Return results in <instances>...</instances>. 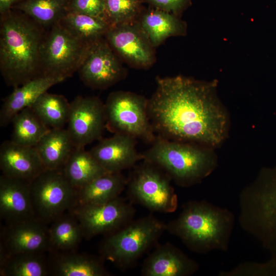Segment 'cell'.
<instances>
[{"mask_svg":"<svg viewBox=\"0 0 276 276\" xmlns=\"http://www.w3.org/2000/svg\"><path fill=\"white\" fill-rule=\"evenodd\" d=\"M104 38L118 56L132 67L146 69L155 62V48L137 20L111 26Z\"/></svg>","mask_w":276,"mask_h":276,"instance_id":"cell-12","label":"cell"},{"mask_svg":"<svg viewBox=\"0 0 276 276\" xmlns=\"http://www.w3.org/2000/svg\"><path fill=\"white\" fill-rule=\"evenodd\" d=\"M2 174L31 181L45 170L35 147L5 141L0 146Z\"/></svg>","mask_w":276,"mask_h":276,"instance_id":"cell-19","label":"cell"},{"mask_svg":"<svg viewBox=\"0 0 276 276\" xmlns=\"http://www.w3.org/2000/svg\"><path fill=\"white\" fill-rule=\"evenodd\" d=\"M199 264L175 246L157 245L144 260L143 276H191L199 269Z\"/></svg>","mask_w":276,"mask_h":276,"instance_id":"cell-18","label":"cell"},{"mask_svg":"<svg viewBox=\"0 0 276 276\" xmlns=\"http://www.w3.org/2000/svg\"><path fill=\"white\" fill-rule=\"evenodd\" d=\"M78 71L82 81L95 89L109 87L125 76L119 57L104 37L90 45Z\"/></svg>","mask_w":276,"mask_h":276,"instance_id":"cell-13","label":"cell"},{"mask_svg":"<svg viewBox=\"0 0 276 276\" xmlns=\"http://www.w3.org/2000/svg\"><path fill=\"white\" fill-rule=\"evenodd\" d=\"M122 173L107 172L96 178L78 191V204H99L120 196L127 186Z\"/></svg>","mask_w":276,"mask_h":276,"instance_id":"cell-24","label":"cell"},{"mask_svg":"<svg viewBox=\"0 0 276 276\" xmlns=\"http://www.w3.org/2000/svg\"><path fill=\"white\" fill-rule=\"evenodd\" d=\"M0 244L9 256L48 251V224L36 218L5 224L1 229Z\"/></svg>","mask_w":276,"mask_h":276,"instance_id":"cell-15","label":"cell"},{"mask_svg":"<svg viewBox=\"0 0 276 276\" xmlns=\"http://www.w3.org/2000/svg\"><path fill=\"white\" fill-rule=\"evenodd\" d=\"M44 252H25L9 256L0 265L1 276H45L50 274Z\"/></svg>","mask_w":276,"mask_h":276,"instance_id":"cell-30","label":"cell"},{"mask_svg":"<svg viewBox=\"0 0 276 276\" xmlns=\"http://www.w3.org/2000/svg\"><path fill=\"white\" fill-rule=\"evenodd\" d=\"M137 21L154 48L170 37L187 33V24L178 16L158 9L141 14Z\"/></svg>","mask_w":276,"mask_h":276,"instance_id":"cell-22","label":"cell"},{"mask_svg":"<svg viewBox=\"0 0 276 276\" xmlns=\"http://www.w3.org/2000/svg\"><path fill=\"white\" fill-rule=\"evenodd\" d=\"M49 224V253L75 250L84 238L78 220L70 211L54 220Z\"/></svg>","mask_w":276,"mask_h":276,"instance_id":"cell-25","label":"cell"},{"mask_svg":"<svg viewBox=\"0 0 276 276\" xmlns=\"http://www.w3.org/2000/svg\"><path fill=\"white\" fill-rule=\"evenodd\" d=\"M105 105L106 127L114 133L124 134L152 143L157 135L151 123L148 99L127 91H115Z\"/></svg>","mask_w":276,"mask_h":276,"instance_id":"cell-7","label":"cell"},{"mask_svg":"<svg viewBox=\"0 0 276 276\" xmlns=\"http://www.w3.org/2000/svg\"><path fill=\"white\" fill-rule=\"evenodd\" d=\"M45 169L62 170L75 149L66 128H53L35 146Z\"/></svg>","mask_w":276,"mask_h":276,"instance_id":"cell-23","label":"cell"},{"mask_svg":"<svg viewBox=\"0 0 276 276\" xmlns=\"http://www.w3.org/2000/svg\"><path fill=\"white\" fill-rule=\"evenodd\" d=\"M50 274L55 276H108L104 260L74 251L50 253Z\"/></svg>","mask_w":276,"mask_h":276,"instance_id":"cell-21","label":"cell"},{"mask_svg":"<svg viewBox=\"0 0 276 276\" xmlns=\"http://www.w3.org/2000/svg\"><path fill=\"white\" fill-rule=\"evenodd\" d=\"M35 218L49 224L78 204V190L62 170L45 169L30 182Z\"/></svg>","mask_w":276,"mask_h":276,"instance_id":"cell-10","label":"cell"},{"mask_svg":"<svg viewBox=\"0 0 276 276\" xmlns=\"http://www.w3.org/2000/svg\"><path fill=\"white\" fill-rule=\"evenodd\" d=\"M166 231V224L149 215L133 219L119 229L105 235L99 245L100 256L120 269L132 266Z\"/></svg>","mask_w":276,"mask_h":276,"instance_id":"cell-6","label":"cell"},{"mask_svg":"<svg viewBox=\"0 0 276 276\" xmlns=\"http://www.w3.org/2000/svg\"><path fill=\"white\" fill-rule=\"evenodd\" d=\"M105 0H71L68 11L104 17Z\"/></svg>","mask_w":276,"mask_h":276,"instance_id":"cell-34","label":"cell"},{"mask_svg":"<svg viewBox=\"0 0 276 276\" xmlns=\"http://www.w3.org/2000/svg\"><path fill=\"white\" fill-rule=\"evenodd\" d=\"M67 0H24L17 8L41 28L59 23L68 11Z\"/></svg>","mask_w":276,"mask_h":276,"instance_id":"cell-29","label":"cell"},{"mask_svg":"<svg viewBox=\"0 0 276 276\" xmlns=\"http://www.w3.org/2000/svg\"><path fill=\"white\" fill-rule=\"evenodd\" d=\"M148 99L150 120L157 136L216 146L224 140L228 118L217 95V81L182 76L157 77Z\"/></svg>","mask_w":276,"mask_h":276,"instance_id":"cell-1","label":"cell"},{"mask_svg":"<svg viewBox=\"0 0 276 276\" xmlns=\"http://www.w3.org/2000/svg\"><path fill=\"white\" fill-rule=\"evenodd\" d=\"M133 168L126 186L130 200L152 212H175L178 197L170 177L159 167L145 160Z\"/></svg>","mask_w":276,"mask_h":276,"instance_id":"cell-8","label":"cell"},{"mask_svg":"<svg viewBox=\"0 0 276 276\" xmlns=\"http://www.w3.org/2000/svg\"><path fill=\"white\" fill-rule=\"evenodd\" d=\"M156 9L167 11L177 16L191 4L192 0H148Z\"/></svg>","mask_w":276,"mask_h":276,"instance_id":"cell-35","label":"cell"},{"mask_svg":"<svg viewBox=\"0 0 276 276\" xmlns=\"http://www.w3.org/2000/svg\"><path fill=\"white\" fill-rule=\"evenodd\" d=\"M70 211L78 220L86 240L119 229L133 220L135 213L132 204L120 196L102 203L77 204Z\"/></svg>","mask_w":276,"mask_h":276,"instance_id":"cell-11","label":"cell"},{"mask_svg":"<svg viewBox=\"0 0 276 276\" xmlns=\"http://www.w3.org/2000/svg\"><path fill=\"white\" fill-rule=\"evenodd\" d=\"M41 27L26 15L3 14L0 25V69L6 83L14 87L41 76Z\"/></svg>","mask_w":276,"mask_h":276,"instance_id":"cell-3","label":"cell"},{"mask_svg":"<svg viewBox=\"0 0 276 276\" xmlns=\"http://www.w3.org/2000/svg\"><path fill=\"white\" fill-rule=\"evenodd\" d=\"M30 182L1 175L0 217L5 224L35 218L30 195Z\"/></svg>","mask_w":276,"mask_h":276,"instance_id":"cell-17","label":"cell"},{"mask_svg":"<svg viewBox=\"0 0 276 276\" xmlns=\"http://www.w3.org/2000/svg\"><path fill=\"white\" fill-rule=\"evenodd\" d=\"M64 80L58 77L41 75L14 87L3 100L0 110V126H7L17 113L31 107L41 95Z\"/></svg>","mask_w":276,"mask_h":276,"instance_id":"cell-20","label":"cell"},{"mask_svg":"<svg viewBox=\"0 0 276 276\" xmlns=\"http://www.w3.org/2000/svg\"><path fill=\"white\" fill-rule=\"evenodd\" d=\"M219 276H276V263L269 259L264 262H244L232 269L222 270Z\"/></svg>","mask_w":276,"mask_h":276,"instance_id":"cell-33","label":"cell"},{"mask_svg":"<svg viewBox=\"0 0 276 276\" xmlns=\"http://www.w3.org/2000/svg\"><path fill=\"white\" fill-rule=\"evenodd\" d=\"M60 23L80 40L92 44L104 37L111 25L104 17L68 11Z\"/></svg>","mask_w":276,"mask_h":276,"instance_id":"cell-27","label":"cell"},{"mask_svg":"<svg viewBox=\"0 0 276 276\" xmlns=\"http://www.w3.org/2000/svg\"><path fill=\"white\" fill-rule=\"evenodd\" d=\"M235 222V215L227 208L194 200L182 205L178 216L166 224V231L191 251L205 255L228 250Z\"/></svg>","mask_w":276,"mask_h":276,"instance_id":"cell-2","label":"cell"},{"mask_svg":"<svg viewBox=\"0 0 276 276\" xmlns=\"http://www.w3.org/2000/svg\"><path fill=\"white\" fill-rule=\"evenodd\" d=\"M62 170L78 191L96 178L107 173L85 147H76Z\"/></svg>","mask_w":276,"mask_h":276,"instance_id":"cell-26","label":"cell"},{"mask_svg":"<svg viewBox=\"0 0 276 276\" xmlns=\"http://www.w3.org/2000/svg\"><path fill=\"white\" fill-rule=\"evenodd\" d=\"M143 159L162 169L177 186L200 183L216 168L217 158L208 146L157 136Z\"/></svg>","mask_w":276,"mask_h":276,"instance_id":"cell-5","label":"cell"},{"mask_svg":"<svg viewBox=\"0 0 276 276\" xmlns=\"http://www.w3.org/2000/svg\"><path fill=\"white\" fill-rule=\"evenodd\" d=\"M50 28L40 47L41 74L65 79L78 71L91 44L79 39L60 22Z\"/></svg>","mask_w":276,"mask_h":276,"instance_id":"cell-9","label":"cell"},{"mask_svg":"<svg viewBox=\"0 0 276 276\" xmlns=\"http://www.w3.org/2000/svg\"><path fill=\"white\" fill-rule=\"evenodd\" d=\"M31 108L50 129L62 128L68 122L71 103L63 95L47 91L37 99Z\"/></svg>","mask_w":276,"mask_h":276,"instance_id":"cell-28","label":"cell"},{"mask_svg":"<svg viewBox=\"0 0 276 276\" xmlns=\"http://www.w3.org/2000/svg\"><path fill=\"white\" fill-rule=\"evenodd\" d=\"M20 0H0V12L1 15L10 11V8Z\"/></svg>","mask_w":276,"mask_h":276,"instance_id":"cell-36","label":"cell"},{"mask_svg":"<svg viewBox=\"0 0 276 276\" xmlns=\"http://www.w3.org/2000/svg\"><path fill=\"white\" fill-rule=\"evenodd\" d=\"M11 141L17 144L35 147L50 129L39 119L31 107L17 113L11 121Z\"/></svg>","mask_w":276,"mask_h":276,"instance_id":"cell-31","label":"cell"},{"mask_svg":"<svg viewBox=\"0 0 276 276\" xmlns=\"http://www.w3.org/2000/svg\"><path fill=\"white\" fill-rule=\"evenodd\" d=\"M136 140L126 134L114 133L99 140L89 152L106 172H122L143 159V154L136 149Z\"/></svg>","mask_w":276,"mask_h":276,"instance_id":"cell-16","label":"cell"},{"mask_svg":"<svg viewBox=\"0 0 276 276\" xmlns=\"http://www.w3.org/2000/svg\"><path fill=\"white\" fill-rule=\"evenodd\" d=\"M139 10L138 0H105L104 17L111 26L137 21Z\"/></svg>","mask_w":276,"mask_h":276,"instance_id":"cell-32","label":"cell"},{"mask_svg":"<svg viewBox=\"0 0 276 276\" xmlns=\"http://www.w3.org/2000/svg\"><path fill=\"white\" fill-rule=\"evenodd\" d=\"M240 227L257 239L276 263V167L261 170L239 195Z\"/></svg>","mask_w":276,"mask_h":276,"instance_id":"cell-4","label":"cell"},{"mask_svg":"<svg viewBox=\"0 0 276 276\" xmlns=\"http://www.w3.org/2000/svg\"><path fill=\"white\" fill-rule=\"evenodd\" d=\"M67 125L76 148L100 140L106 127L104 104L96 97H76L71 103Z\"/></svg>","mask_w":276,"mask_h":276,"instance_id":"cell-14","label":"cell"}]
</instances>
